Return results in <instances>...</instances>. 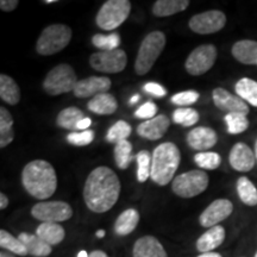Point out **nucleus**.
<instances>
[{
	"label": "nucleus",
	"instance_id": "f257e3e1",
	"mask_svg": "<svg viewBox=\"0 0 257 257\" xmlns=\"http://www.w3.org/2000/svg\"><path fill=\"white\" fill-rule=\"evenodd\" d=\"M120 194V181L111 168L96 167L88 175L83 187V200L86 206L95 213L110 211L118 201Z\"/></svg>",
	"mask_w": 257,
	"mask_h": 257
},
{
	"label": "nucleus",
	"instance_id": "f03ea898",
	"mask_svg": "<svg viewBox=\"0 0 257 257\" xmlns=\"http://www.w3.org/2000/svg\"><path fill=\"white\" fill-rule=\"evenodd\" d=\"M22 184L31 197L38 200H46L56 192V172L48 161H31L22 172Z\"/></svg>",
	"mask_w": 257,
	"mask_h": 257
},
{
	"label": "nucleus",
	"instance_id": "7ed1b4c3",
	"mask_svg": "<svg viewBox=\"0 0 257 257\" xmlns=\"http://www.w3.org/2000/svg\"><path fill=\"white\" fill-rule=\"evenodd\" d=\"M180 161H181V154L174 143L165 142L160 144L153 153L150 178L159 186L168 185L174 180Z\"/></svg>",
	"mask_w": 257,
	"mask_h": 257
},
{
	"label": "nucleus",
	"instance_id": "20e7f679",
	"mask_svg": "<svg viewBox=\"0 0 257 257\" xmlns=\"http://www.w3.org/2000/svg\"><path fill=\"white\" fill-rule=\"evenodd\" d=\"M165 47L166 36L162 31H153L148 34L138 49L135 72L141 76L149 73Z\"/></svg>",
	"mask_w": 257,
	"mask_h": 257
},
{
	"label": "nucleus",
	"instance_id": "39448f33",
	"mask_svg": "<svg viewBox=\"0 0 257 257\" xmlns=\"http://www.w3.org/2000/svg\"><path fill=\"white\" fill-rule=\"evenodd\" d=\"M72 29L66 24L49 25L42 31L36 43V51L40 55L50 56L62 51L70 43Z\"/></svg>",
	"mask_w": 257,
	"mask_h": 257
},
{
	"label": "nucleus",
	"instance_id": "423d86ee",
	"mask_svg": "<svg viewBox=\"0 0 257 257\" xmlns=\"http://www.w3.org/2000/svg\"><path fill=\"white\" fill-rule=\"evenodd\" d=\"M76 74L72 66L67 63L57 64L47 74L43 81V89L49 95L56 96L74 91L78 83Z\"/></svg>",
	"mask_w": 257,
	"mask_h": 257
},
{
	"label": "nucleus",
	"instance_id": "0eeeda50",
	"mask_svg": "<svg viewBox=\"0 0 257 257\" xmlns=\"http://www.w3.org/2000/svg\"><path fill=\"white\" fill-rule=\"evenodd\" d=\"M131 11V3L128 0H107L96 15V25L105 31L119 28L126 21Z\"/></svg>",
	"mask_w": 257,
	"mask_h": 257
},
{
	"label": "nucleus",
	"instance_id": "6e6552de",
	"mask_svg": "<svg viewBox=\"0 0 257 257\" xmlns=\"http://www.w3.org/2000/svg\"><path fill=\"white\" fill-rule=\"evenodd\" d=\"M208 175L204 170L194 169L187 173H182L174 178L172 184V189L180 198H194L201 194L208 187Z\"/></svg>",
	"mask_w": 257,
	"mask_h": 257
},
{
	"label": "nucleus",
	"instance_id": "1a4fd4ad",
	"mask_svg": "<svg viewBox=\"0 0 257 257\" xmlns=\"http://www.w3.org/2000/svg\"><path fill=\"white\" fill-rule=\"evenodd\" d=\"M31 216L42 223H61L73 217V208L64 201H41L32 206Z\"/></svg>",
	"mask_w": 257,
	"mask_h": 257
},
{
	"label": "nucleus",
	"instance_id": "9d476101",
	"mask_svg": "<svg viewBox=\"0 0 257 257\" xmlns=\"http://www.w3.org/2000/svg\"><path fill=\"white\" fill-rule=\"evenodd\" d=\"M217 60V48L213 44H202L189 54L185 69L189 75L199 76L208 72Z\"/></svg>",
	"mask_w": 257,
	"mask_h": 257
},
{
	"label": "nucleus",
	"instance_id": "9b49d317",
	"mask_svg": "<svg viewBox=\"0 0 257 257\" xmlns=\"http://www.w3.org/2000/svg\"><path fill=\"white\" fill-rule=\"evenodd\" d=\"M127 57L123 49L111 51H99L89 57V64L96 72L115 74L123 72L126 67Z\"/></svg>",
	"mask_w": 257,
	"mask_h": 257
},
{
	"label": "nucleus",
	"instance_id": "f8f14e48",
	"mask_svg": "<svg viewBox=\"0 0 257 257\" xmlns=\"http://www.w3.org/2000/svg\"><path fill=\"white\" fill-rule=\"evenodd\" d=\"M226 24V16L218 10L198 14L189 19V29L199 35H210L220 31Z\"/></svg>",
	"mask_w": 257,
	"mask_h": 257
},
{
	"label": "nucleus",
	"instance_id": "ddd939ff",
	"mask_svg": "<svg viewBox=\"0 0 257 257\" xmlns=\"http://www.w3.org/2000/svg\"><path fill=\"white\" fill-rule=\"evenodd\" d=\"M233 205L229 199H217L205 208L199 217V223L204 227H213L230 217Z\"/></svg>",
	"mask_w": 257,
	"mask_h": 257
},
{
	"label": "nucleus",
	"instance_id": "4468645a",
	"mask_svg": "<svg viewBox=\"0 0 257 257\" xmlns=\"http://www.w3.org/2000/svg\"><path fill=\"white\" fill-rule=\"evenodd\" d=\"M212 99H213L214 105L221 111L227 112V113H244L248 115L249 106L243 99H240L238 95H234L225 88L218 87L214 88L212 92Z\"/></svg>",
	"mask_w": 257,
	"mask_h": 257
},
{
	"label": "nucleus",
	"instance_id": "2eb2a0df",
	"mask_svg": "<svg viewBox=\"0 0 257 257\" xmlns=\"http://www.w3.org/2000/svg\"><path fill=\"white\" fill-rule=\"evenodd\" d=\"M111 85V80L106 76H89L79 80L73 93L76 98H94L98 94L107 93Z\"/></svg>",
	"mask_w": 257,
	"mask_h": 257
},
{
	"label": "nucleus",
	"instance_id": "dca6fc26",
	"mask_svg": "<svg viewBox=\"0 0 257 257\" xmlns=\"http://www.w3.org/2000/svg\"><path fill=\"white\" fill-rule=\"evenodd\" d=\"M230 166L234 170L240 173L250 172L256 163L255 153L252 152L251 148L248 144L238 142L236 143L231 149L229 155Z\"/></svg>",
	"mask_w": 257,
	"mask_h": 257
},
{
	"label": "nucleus",
	"instance_id": "f3484780",
	"mask_svg": "<svg viewBox=\"0 0 257 257\" xmlns=\"http://www.w3.org/2000/svg\"><path fill=\"white\" fill-rule=\"evenodd\" d=\"M186 141H187L188 147L191 149L202 153L216 146L218 142V136L213 128L198 126L189 131Z\"/></svg>",
	"mask_w": 257,
	"mask_h": 257
},
{
	"label": "nucleus",
	"instance_id": "a211bd4d",
	"mask_svg": "<svg viewBox=\"0 0 257 257\" xmlns=\"http://www.w3.org/2000/svg\"><path fill=\"white\" fill-rule=\"evenodd\" d=\"M170 125V120L165 114L156 115L155 118L149 120H144L137 127L138 136L149 141H157L165 136L168 131Z\"/></svg>",
	"mask_w": 257,
	"mask_h": 257
},
{
	"label": "nucleus",
	"instance_id": "6ab92c4d",
	"mask_svg": "<svg viewBox=\"0 0 257 257\" xmlns=\"http://www.w3.org/2000/svg\"><path fill=\"white\" fill-rule=\"evenodd\" d=\"M134 257H168L163 245L154 236L138 238L133 249Z\"/></svg>",
	"mask_w": 257,
	"mask_h": 257
},
{
	"label": "nucleus",
	"instance_id": "aec40b11",
	"mask_svg": "<svg viewBox=\"0 0 257 257\" xmlns=\"http://www.w3.org/2000/svg\"><path fill=\"white\" fill-rule=\"evenodd\" d=\"M225 240V229L221 225L208 229L206 232L202 233L197 240V249L201 253L212 252L218 246H220Z\"/></svg>",
	"mask_w": 257,
	"mask_h": 257
},
{
	"label": "nucleus",
	"instance_id": "412c9836",
	"mask_svg": "<svg viewBox=\"0 0 257 257\" xmlns=\"http://www.w3.org/2000/svg\"><path fill=\"white\" fill-rule=\"evenodd\" d=\"M231 53L238 62L257 66V41L242 40L236 42Z\"/></svg>",
	"mask_w": 257,
	"mask_h": 257
},
{
	"label": "nucleus",
	"instance_id": "4be33fe9",
	"mask_svg": "<svg viewBox=\"0 0 257 257\" xmlns=\"http://www.w3.org/2000/svg\"><path fill=\"white\" fill-rule=\"evenodd\" d=\"M18 238L25 245L29 255L34 257H47L51 253V245L42 240L36 233L22 232L18 234Z\"/></svg>",
	"mask_w": 257,
	"mask_h": 257
},
{
	"label": "nucleus",
	"instance_id": "5701e85b",
	"mask_svg": "<svg viewBox=\"0 0 257 257\" xmlns=\"http://www.w3.org/2000/svg\"><path fill=\"white\" fill-rule=\"evenodd\" d=\"M87 107L93 113L100 115H108L114 113L118 108L117 99L111 93H102L95 95L88 101Z\"/></svg>",
	"mask_w": 257,
	"mask_h": 257
},
{
	"label": "nucleus",
	"instance_id": "b1692460",
	"mask_svg": "<svg viewBox=\"0 0 257 257\" xmlns=\"http://www.w3.org/2000/svg\"><path fill=\"white\" fill-rule=\"evenodd\" d=\"M140 223V213L135 208H127L121 212L114 221V232L118 236H127L136 229Z\"/></svg>",
	"mask_w": 257,
	"mask_h": 257
},
{
	"label": "nucleus",
	"instance_id": "393cba45",
	"mask_svg": "<svg viewBox=\"0 0 257 257\" xmlns=\"http://www.w3.org/2000/svg\"><path fill=\"white\" fill-rule=\"evenodd\" d=\"M36 234L42 240H44L49 245H57L66 237L62 225L57 223H42L37 226Z\"/></svg>",
	"mask_w": 257,
	"mask_h": 257
},
{
	"label": "nucleus",
	"instance_id": "a878e982",
	"mask_svg": "<svg viewBox=\"0 0 257 257\" xmlns=\"http://www.w3.org/2000/svg\"><path fill=\"white\" fill-rule=\"evenodd\" d=\"M0 98L11 106L17 105L21 100V88L17 82L6 74L0 75Z\"/></svg>",
	"mask_w": 257,
	"mask_h": 257
},
{
	"label": "nucleus",
	"instance_id": "bb28decb",
	"mask_svg": "<svg viewBox=\"0 0 257 257\" xmlns=\"http://www.w3.org/2000/svg\"><path fill=\"white\" fill-rule=\"evenodd\" d=\"M188 6V0H157L153 6V15L156 17H169L185 11Z\"/></svg>",
	"mask_w": 257,
	"mask_h": 257
},
{
	"label": "nucleus",
	"instance_id": "cd10ccee",
	"mask_svg": "<svg viewBox=\"0 0 257 257\" xmlns=\"http://www.w3.org/2000/svg\"><path fill=\"white\" fill-rule=\"evenodd\" d=\"M83 118H85L83 112L80 108L72 106V107H67L60 112L56 118V124L61 128H66V130H70L74 133L75 130H78V124Z\"/></svg>",
	"mask_w": 257,
	"mask_h": 257
},
{
	"label": "nucleus",
	"instance_id": "c85d7f7f",
	"mask_svg": "<svg viewBox=\"0 0 257 257\" xmlns=\"http://www.w3.org/2000/svg\"><path fill=\"white\" fill-rule=\"evenodd\" d=\"M236 94L248 104L257 107V81L249 78H242L234 86Z\"/></svg>",
	"mask_w": 257,
	"mask_h": 257
},
{
	"label": "nucleus",
	"instance_id": "c756f323",
	"mask_svg": "<svg viewBox=\"0 0 257 257\" xmlns=\"http://www.w3.org/2000/svg\"><path fill=\"white\" fill-rule=\"evenodd\" d=\"M237 193L240 201L246 206H256L257 205V188L246 176H240L237 180Z\"/></svg>",
	"mask_w": 257,
	"mask_h": 257
},
{
	"label": "nucleus",
	"instance_id": "7c9ffc66",
	"mask_svg": "<svg viewBox=\"0 0 257 257\" xmlns=\"http://www.w3.org/2000/svg\"><path fill=\"white\" fill-rule=\"evenodd\" d=\"M14 138V118L6 108L0 107V148L8 147Z\"/></svg>",
	"mask_w": 257,
	"mask_h": 257
},
{
	"label": "nucleus",
	"instance_id": "2f4dec72",
	"mask_svg": "<svg viewBox=\"0 0 257 257\" xmlns=\"http://www.w3.org/2000/svg\"><path fill=\"white\" fill-rule=\"evenodd\" d=\"M0 246L8 251L15 253L18 256H27L29 255L25 245L21 242L18 237L12 236L9 231L0 230Z\"/></svg>",
	"mask_w": 257,
	"mask_h": 257
},
{
	"label": "nucleus",
	"instance_id": "473e14b6",
	"mask_svg": "<svg viewBox=\"0 0 257 257\" xmlns=\"http://www.w3.org/2000/svg\"><path fill=\"white\" fill-rule=\"evenodd\" d=\"M136 156L133 155V144L128 141H121L114 147V161L119 169H126Z\"/></svg>",
	"mask_w": 257,
	"mask_h": 257
},
{
	"label": "nucleus",
	"instance_id": "72a5a7b5",
	"mask_svg": "<svg viewBox=\"0 0 257 257\" xmlns=\"http://www.w3.org/2000/svg\"><path fill=\"white\" fill-rule=\"evenodd\" d=\"M224 120L227 125V133L230 135H239L249 127V119L244 113H237V112L226 113Z\"/></svg>",
	"mask_w": 257,
	"mask_h": 257
},
{
	"label": "nucleus",
	"instance_id": "f704fd0d",
	"mask_svg": "<svg viewBox=\"0 0 257 257\" xmlns=\"http://www.w3.org/2000/svg\"><path fill=\"white\" fill-rule=\"evenodd\" d=\"M92 43L95 48L100 49V51L115 50L119 49L120 36L117 32H113V34L110 35L96 34L92 37Z\"/></svg>",
	"mask_w": 257,
	"mask_h": 257
},
{
	"label": "nucleus",
	"instance_id": "c9c22d12",
	"mask_svg": "<svg viewBox=\"0 0 257 257\" xmlns=\"http://www.w3.org/2000/svg\"><path fill=\"white\" fill-rule=\"evenodd\" d=\"M131 125L125 120H118L110 127L106 135V140L110 143H119L121 141H126V138L131 135Z\"/></svg>",
	"mask_w": 257,
	"mask_h": 257
},
{
	"label": "nucleus",
	"instance_id": "e433bc0d",
	"mask_svg": "<svg viewBox=\"0 0 257 257\" xmlns=\"http://www.w3.org/2000/svg\"><path fill=\"white\" fill-rule=\"evenodd\" d=\"M152 157L148 150H141L136 155L137 160V180L146 182L152 174Z\"/></svg>",
	"mask_w": 257,
	"mask_h": 257
},
{
	"label": "nucleus",
	"instance_id": "4c0bfd02",
	"mask_svg": "<svg viewBox=\"0 0 257 257\" xmlns=\"http://www.w3.org/2000/svg\"><path fill=\"white\" fill-rule=\"evenodd\" d=\"M173 120H174L175 124L189 127L198 123L199 113L194 108L181 107L174 111V113H173Z\"/></svg>",
	"mask_w": 257,
	"mask_h": 257
},
{
	"label": "nucleus",
	"instance_id": "58836bf2",
	"mask_svg": "<svg viewBox=\"0 0 257 257\" xmlns=\"http://www.w3.org/2000/svg\"><path fill=\"white\" fill-rule=\"evenodd\" d=\"M194 162L197 163L198 167L201 169H208L214 170L220 166L221 157L219 154L213 152H202L198 153L194 156Z\"/></svg>",
	"mask_w": 257,
	"mask_h": 257
},
{
	"label": "nucleus",
	"instance_id": "ea45409f",
	"mask_svg": "<svg viewBox=\"0 0 257 257\" xmlns=\"http://www.w3.org/2000/svg\"><path fill=\"white\" fill-rule=\"evenodd\" d=\"M94 140V133L92 130L85 131H74L67 136V141L72 146L75 147H85L91 144Z\"/></svg>",
	"mask_w": 257,
	"mask_h": 257
},
{
	"label": "nucleus",
	"instance_id": "a19ab883",
	"mask_svg": "<svg viewBox=\"0 0 257 257\" xmlns=\"http://www.w3.org/2000/svg\"><path fill=\"white\" fill-rule=\"evenodd\" d=\"M199 99V93L195 91H185L176 93L175 95L172 96L173 104L179 105V106H188L192 104H195Z\"/></svg>",
	"mask_w": 257,
	"mask_h": 257
},
{
	"label": "nucleus",
	"instance_id": "79ce46f5",
	"mask_svg": "<svg viewBox=\"0 0 257 257\" xmlns=\"http://www.w3.org/2000/svg\"><path fill=\"white\" fill-rule=\"evenodd\" d=\"M157 110H159V108H157L155 102L147 101L144 102L142 106H140V108L135 112V115H136L137 118H141V119L149 120L156 117Z\"/></svg>",
	"mask_w": 257,
	"mask_h": 257
},
{
	"label": "nucleus",
	"instance_id": "37998d69",
	"mask_svg": "<svg viewBox=\"0 0 257 257\" xmlns=\"http://www.w3.org/2000/svg\"><path fill=\"white\" fill-rule=\"evenodd\" d=\"M143 89L149 94L156 96V98H163L167 94L166 88L157 82H148L144 85Z\"/></svg>",
	"mask_w": 257,
	"mask_h": 257
},
{
	"label": "nucleus",
	"instance_id": "c03bdc74",
	"mask_svg": "<svg viewBox=\"0 0 257 257\" xmlns=\"http://www.w3.org/2000/svg\"><path fill=\"white\" fill-rule=\"evenodd\" d=\"M18 4L19 2H17V0H2L0 2V9H2V11L11 12L17 9Z\"/></svg>",
	"mask_w": 257,
	"mask_h": 257
},
{
	"label": "nucleus",
	"instance_id": "a18cd8bd",
	"mask_svg": "<svg viewBox=\"0 0 257 257\" xmlns=\"http://www.w3.org/2000/svg\"><path fill=\"white\" fill-rule=\"evenodd\" d=\"M91 124H92V119H91V118L85 117V118H83V119L78 124V130H79V131L88 130V127L91 126Z\"/></svg>",
	"mask_w": 257,
	"mask_h": 257
},
{
	"label": "nucleus",
	"instance_id": "49530a36",
	"mask_svg": "<svg viewBox=\"0 0 257 257\" xmlns=\"http://www.w3.org/2000/svg\"><path fill=\"white\" fill-rule=\"evenodd\" d=\"M9 206V199L4 193H0V208L2 210H5L6 207Z\"/></svg>",
	"mask_w": 257,
	"mask_h": 257
},
{
	"label": "nucleus",
	"instance_id": "de8ad7c7",
	"mask_svg": "<svg viewBox=\"0 0 257 257\" xmlns=\"http://www.w3.org/2000/svg\"><path fill=\"white\" fill-rule=\"evenodd\" d=\"M88 257H110V256H108L105 251H102V250H94V251L89 253Z\"/></svg>",
	"mask_w": 257,
	"mask_h": 257
},
{
	"label": "nucleus",
	"instance_id": "09e8293b",
	"mask_svg": "<svg viewBox=\"0 0 257 257\" xmlns=\"http://www.w3.org/2000/svg\"><path fill=\"white\" fill-rule=\"evenodd\" d=\"M197 257H223L220 255V253L218 252H205V253H200V255L197 256Z\"/></svg>",
	"mask_w": 257,
	"mask_h": 257
},
{
	"label": "nucleus",
	"instance_id": "8fccbe9b",
	"mask_svg": "<svg viewBox=\"0 0 257 257\" xmlns=\"http://www.w3.org/2000/svg\"><path fill=\"white\" fill-rule=\"evenodd\" d=\"M140 98H141V95L140 94H135L133 98L130 99V105H135L136 104V102L140 100Z\"/></svg>",
	"mask_w": 257,
	"mask_h": 257
},
{
	"label": "nucleus",
	"instance_id": "3c124183",
	"mask_svg": "<svg viewBox=\"0 0 257 257\" xmlns=\"http://www.w3.org/2000/svg\"><path fill=\"white\" fill-rule=\"evenodd\" d=\"M0 257H15V255H11V253H9V252L2 251L0 252Z\"/></svg>",
	"mask_w": 257,
	"mask_h": 257
},
{
	"label": "nucleus",
	"instance_id": "603ef678",
	"mask_svg": "<svg viewBox=\"0 0 257 257\" xmlns=\"http://www.w3.org/2000/svg\"><path fill=\"white\" fill-rule=\"evenodd\" d=\"M96 236H98L99 238H102V237L105 236V231L104 230H99L98 232H96Z\"/></svg>",
	"mask_w": 257,
	"mask_h": 257
},
{
	"label": "nucleus",
	"instance_id": "864d4df0",
	"mask_svg": "<svg viewBox=\"0 0 257 257\" xmlns=\"http://www.w3.org/2000/svg\"><path fill=\"white\" fill-rule=\"evenodd\" d=\"M89 255L86 251H80L79 252V255H78V257H88Z\"/></svg>",
	"mask_w": 257,
	"mask_h": 257
},
{
	"label": "nucleus",
	"instance_id": "5fc2aeb1",
	"mask_svg": "<svg viewBox=\"0 0 257 257\" xmlns=\"http://www.w3.org/2000/svg\"><path fill=\"white\" fill-rule=\"evenodd\" d=\"M55 3V0H44V4H53Z\"/></svg>",
	"mask_w": 257,
	"mask_h": 257
},
{
	"label": "nucleus",
	"instance_id": "6e6d98bb",
	"mask_svg": "<svg viewBox=\"0 0 257 257\" xmlns=\"http://www.w3.org/2000/svg\"><path fill=\"white\" fill-rule=\"evenodd\" d=\"M255 157H256V162H257V141L255 143Z\"/></svg>",
	"mask_w": 257,
	"mask_h": 257
},
{
	"label": "nucleus",
	"instance_id": "4d7b16f0",
	"mask_svg": "<svg viewBox=\"0 0 257 257\" xmlns=\"http://www.w3.org/2000/svg\"><path fill=\"white\" fill-rule=\"evenodd\" d=\"M255 257H257V252H256V253H255Z\"/></svg>",
	"mask_w": 257,
	"mask_h": 257
}]
</instances>
